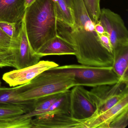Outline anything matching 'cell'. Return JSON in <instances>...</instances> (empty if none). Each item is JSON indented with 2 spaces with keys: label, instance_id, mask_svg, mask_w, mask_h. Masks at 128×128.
Returning <instances> with one entry per match:
<instances>
[{
  "label": "cell",
  "instance_id": "obj_1",
  "mask_svg": "<svg viewBox=\"0 0 128 128\" xmlns=\"http://www.w3.org/2000/svg\"><path fill=\"white\" fill-rule=\"evenodd\" d=\"M58 34L72 46L80 64L112 66L114 58L100 43L96 32L74 26L72 28L57 21Z\"/></svg>",
  "mask_w": 128,
  "mask_h": 128
},
{
  "label": "cell",
  "instance_id": "obj_2",
  "mask_svg": "<svg viewBox=\"0 0 128 128\" xmlns=\"http://www.w3.org/2000/svg\"><path fill=\"white\" fill-rule=\"evenodd\" d=\"M24 19L30 45L36 54L45 43L58 35L54 0H36L26 9Z\"/></svg>",
  "mask_w": 128,
  "mask_h": 128
},
{
  "label": "cell",
  "instance_id": "obj_3",
  "mask_svg": "<svg viewBox=\"0 0 128 128\" xmlns=\"http://www.w3.org/2000/svg\"><path fill=\"white\" fill-rule=\"evenodd\" d=\"M74 86L72 75L54 72L50 69L42 72L28 83L17 86V94L22 100H35L64 92Z\"/></svg>",
  "mask_w": 128,
  "mask_h": 128
},
{
  "label": "cell",
  "instance_id": "obj_4",
  "mask_svg": "<svg viewBox=\"0 0 128 128\" xmlns=\"http://www.w3.org/2000/svg\"><path fill=\"white\" fill-rule=\"evenodd\" d=\"M54 72L67 73L73 76L75 86L94 87L111 84L120 80L112 66H98L72 64L50 68Z\"/></svg>",
  "mask_w": 128,
  "mask_h": 128
},
{
  "label": "cell",
  "instance_id": "obj_5",
  "mask_svg": "<svg viewBox=\"0 0 128 128\" xmlns=\"http://www.w3.org/2000/svg\"><path fill=\"white\" fill-rule=\"evenodd\" d=\"M88 94L96 108L93 118L105 112L128 94V82L120 80L116 84L93 87Z\"/></svg>",
  "mask_w": 128,
  "mask_h": 128
},
{
  "label": "cell",
  "instance_id": "obj_6",
  "mask_svg": "<svg viewBox=\"0 0 128 128\" xmlns=\"http://www.w3.org/2000/svg\"><path fill=\"white\" fill-rule=\"evenodd\" d=\"M86 128H125L128 124V94L110 109L84 120Z\"/></svg>",
  "mask_w": 128,
  "mask_h": 128
},
{
  "label": "cell",
  "instance_id": "obj_7",
  "mask_svg": "<svg viewBox=\"0 0 128 128\" xmlns=\"http://www.w3.org/2000/svg\"><path fill=\"white\" fill-rule=\"evenodd\" d=\"M98 21L109 37L113 54L122 48L128 46V30L123 20L118 14L108 9H102Z\"/></svg>",
  "mask_w": 128,
  "mask_h": 128
},
{
  "label": "cell",
  "instance_id": "obj_8",
  "mask_svg": "<svg viewBox=\"0 0 128 128\" xmlns=\"http://www.w3.org/2000/svg\"><path fill=\"white\" fill-rule=\"evenodd\" d=\"M96 110V106L89 96L88 90L83 86H76L70 90V114L80 120L92 117Z\"/></svg>",
  "mask_w": 128,
  "mask_h": 128
},
{
  "label": "cell",
  "instance_id": "obj_9",
  "mask_svg": "<svg viewBox=\"0 0 128 128\" xmlns=\"http://www.w3.org/2000/svg\"><path fill=\"white\" fill-rule=\"evenodd\" d=\"M58 66L53 61L41 60L33 66L6 72L2 79L10 86H17L27 84L42 72Z\"/></svg>",
  "mask_w": 128,
  "mask_h": 128
},
{
  "label": "cell",
  "instance_id": "obj_10",
  "mask_svg": "<svg viewBox=\"0 0 128 128\" xmlns=\"http://www.w3.org/2000/svg\"><path fill=\"white\" fill-rule=\"evenodd\" d=\"M18 42V48L15 49L16 69L33 66L40 61L41 58L33 51L30 45L24 18L19 27Z\"/></svg>",
  "mask_w": 128,
  "mask_h": 128
},
{
  "label": "cell",
  "instance_id": "obj_11",
  "mask_svg": "<svg viewBox=\"0 0 128 128\" xmlns=\"http://www.w3.org/2000/svg\"><path fill=\"white\" fill-rule=\"evenodd\" d=\"M32 118V128H86L84 120L75 119L69 114L40 115Z\"/></svg>",
  "mask_w": 128,
  "mask_h": 128
},
{
  "label": "cell",
  "instance_id": "obj_12",
  "mask_svg": "<svg viewBox=\"0 0 128 128\" xmlns=\"http://www.w3.org/2000/svg\"><path fill=\"white\" fill-rule=\"evenodd\" d=\"M25 0H0V22L20 24L25 12Z\"/></svg>",
  "mask_w": 128,
  "mask_h": 128
},
{
  "label": "cell",
  "instance_id": "obj_13",
  "mask_svg": "<svg viewBox=\"0 0 128 128\" xmlns=\"http://www.w3.org/2000/svg\"><path fill=\"white\" fill-rule=\"evenodd\" d=\"M36 54L41 58L48 55H75V52L70 44L58 34L45 43Z\"/></svg>",
  "mask_w": 128,
  "mask_h": 128
},
{
  "label": "cell",
  "instance_id": "obj_14",
  "mask_svg": "<svg viewBox=\"0 0 128 128\" xmlns=\"http://www.w3.org/2000/svg\"><path fill=\"white\" fill-rule=\"evenodd\" d=\"M17 86L0 87V106H15L22 108L25 113L32 109L35 100H23L17 94Z\"/></svg>",
  "mask_w": 128,
  "mask_h": 128
},
{
  "label": "cell",
  "instance_id": "obj_15",
  "mask_svg": "<svg viewBox=\"0 0 128 128\" xmlns=\"http://www.w3.org/2000/svg\"><path fill=\"white\" fill-rule=\"evenodd\" d=\"M112 67L120 80L128 82V46L124 47L114 54Z\"/></svg>",
  "mask_w": 128,
  "mask_h": 128
},
{
  "label": "cell",
  "instance_id": "obj_16",
  "mask_svg": "<svg viewBox=\"0 0 128 128\" xmlns=\"http://www.w3.org/2000/svg\"><path fill=\"white\" fill-rule=\"evenodd\" d=\"M58 21L72 28L75 22L72 8L64 0H54Z\"/></svg>",
  "mask_w": 128,
  "mask_h": 128
},
{
  "label": "cell",
  "instance_id": "obj_17",
  "mask_svg": "<svg viewBox=\"0 0 128 128\" xmlns=\"http://www.w3.org/2000/svg\"><path fill=\"white\" fill-rule=\"evenodd\" d=\"M62 93L52 94L35 100L32 109L25 114L30 118L42 115L60 98Z\"/></svg>",
  "mask_w": 128,
  "mask_h": 128
},
{
  "label": "cell",
  "instance_id": "obj_18",
  "mask_svg": "<svg viewBox=\"0 0 128 128\" xmlns=\"http://www.w3.org/2000/svg\"><path fill=\"white\" fill-rule=\"evenodd\" d=\"M70 90L63 92L60 98L41 115L52 116L70 113Z\"/></svg>",
  "mask_w": 128,
  "mask_h": 128
},
{
  "label": "cell",
  "instance_id": "obj_19",
  "mask_svg": "<svg viewBox=\"0 0 128 128\" xmlns=\"http://www.w3.org/2000/svg\"><path fill=\"white\" fill-rule=\"evenodd\" d=\"M32 120L24 114L0 120V128H32Z\"/></svg>",
  "mask_w": 128,
  "mask_h": 128
},
{
  "label": "cell",
  "instance_id": "obj_20",
  "mask_svg": "<svg viewBox=\"0 0 128 128\" xmlns=\"http://www.w3.org/2000/svg\"><path fill=\"white\" fill-rule=\"evenodd\" d=\"M89 16L96 24L98 21L101 9L100 0H83Z\"/></svg>",
  "mask_w": 128,
  "mask_h": 128
},
{
  "label": "cell",
  "instance_id": "obj_21",
  "mask_svg": "<svg viewBox=\"0 0 128 128\" xmlns=\"http://www.w3.org/2000/svg\"><path fill=\"white\" fill-rule=\"evenodd\" d=\"M15 49L0 48V67L10 66L15 68Z\"/></svg>",
  "mask_w": 128,
  "mask_h": 128
},
{
  "label": "cell",
  "instance_id": "obj_22",
  "mask_svg": "<svg viewBox=\"0 0 128 128\" xmlns=\"http://www.w3.org/2000/svg\"><path fill=\"white\" fill-rule=\"evenodd\" d=\"M20 24L0 22V28L7 36L13 40L18 42V35Z\"/></svg>",
  "mask_w": 128,
  "mask_h": 128
},
{
  "label": "cell",
  "instance_id": "obj_23",
  "mask_svg": "<svg viewBox=\"0 0 128 128\" xmlns=\"http://www.w3.org/2000/svg\"><path fill=\"white\" fill-rule=\"evenodd\" d=\"M24 113L22 108L17 106H0V120L15 116Z\"/></svg>",
  "mask_w": 128,
  "mask_h": 128
},
{
  "label": "cell",
  "instance_id": "obj_24",
  "mask_svg": "<svg viewBox=\"0 0 128 128\" xmlns=\"http://www.w3.org/2000/svg\"><path fill=\"white\" fill-rule=\"evenodd\" d=\"M18 42L7 36L0 28V48L16 49Z\"/></svg>",
  "mask_w": 128,
  "mask_h": 128
},
{
  "label": "cell",
  "instance_id": "obj_25",
  "mask_svg": "<svg viewBox=\"0 0 128 128\" xmlns=\"http://www.w3.org/2000/svg\"><path fill=\"white\" fill-rule=\"evenodd\" d=\"M97 36L99 40L102 45L108 52L113 54V48L108 34L106 33L103 34H97Z\"/></svg>",
  "mask_w": 128,
  "mask_h": 128
},
{
  "label": "cell",
  "instance_id": "obj_26",
  "mask_svg": "<svg viewBox=\"0 0 128 128\" xmlns=\"http://www.w3.org/2000/svg\"><path fill=\"white\" fill-rule=\"evenodd\" d=\"M94 30L97 34H103L107 33L103 26L98 21L94 25Z\"/></svg>",
  "mask_w": 128,
  "mask_h": 128
},
{
  "label": "cell",
  "instance_id": "obj_27",
  "mask_svg": "<svg viewBox=\"0 0 128 128\" xmlns=\"http://www.w3.org/2000/svg\"><path fill=\"white\" fill-rule=\"evenodd\" d=\"M36 0H25V1H24V6H25V9L29 7Z\"/></svg>",
  "mask_w": 128,
  "mask_h": 128
},
{
  "label": "cell",
  "instance_id": "obj_28",
  "mask_svg": "<svg viewBox=\"0 0 128 128\" xmlns=\"http://www.w3.org/2000/svg\"><path fill=\"white\" fill-rule=\"evenodd\" d=\"M66 3L71 8V0H64Z\"/></svg>",
  "mask_w": 128,
  "mask_h": 128
},
{
  "label": "cell",
  "instance_id": "obj_29",
  "mask_svg": "<svg viewBox=\"0 0 128 128\" xmlns=\"http://www.w3.org/2000/svg\"><path fill=\"white\" fill-rule=\"evenodd\" d=\"M0 85H1V82L0 81Z\"/></svg>",
  "mask_w": 128,
  "mask_h": 128
}]
</instances>
